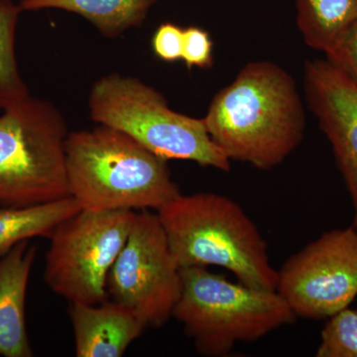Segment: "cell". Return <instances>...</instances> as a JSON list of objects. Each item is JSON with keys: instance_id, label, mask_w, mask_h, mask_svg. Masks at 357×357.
I'll use <instances>...</instances> for the list:
<instances>
[{"instance_id": "7", "label": "cell", "mask_w": 357, "mask_h": 357, "mask_svg": "<svg viewBox=\"0 0 357 357\" xmlns=\"http://www.w3.org/2000/svg\"><path fill=\"white\" fill-rule=\"evenodd\" d=\"M137 213L81 210L61 222L49 238L44 279L70 303L107 301V279L128 241Z\"/></svg>"}, {"instance_id": "18", "label": "cell", "mask_w": 357, "mask_h": 357, "mask_svg": "<svg viewBox=\"0 0 357 357\" xmlns=\"http://www.w3.org/2000/svg\"><path fill=\"white\" fill-rule=\"evenodd\" d=\"M182 60L189 69L213 65V41L206 30L194 26L184 29Z\"/></svg>"}, {"instance_id": "4", "label": "cell", "mask_w": 357, "mask_h": 357, "mask_svg": "<svg viewBox=\"0 0 357 357\" xmlns=\"http://www.w3.org/2000/svg\"><path fill=\"white\" fill-rule=\"evenodd\" d=\"M181 277L172 317L203 356H227L237 342H255L297 318L277 291L234 283L206 267L181 268Z\"/></svg>"}, {"instance_id": "19", "label": "cell", "mask_w": 357, "mask_h": 357, "mask_svg": "<svg viewBox=\"0 0 357 357\" xmlns=\"http://www.w3.org/2000/svg\"><path fill=\"white\" fill-rule=\"evenodd\" d=\"M184 29L174 23H163L157 28L152 37V49L155 56L164 62L182 60Z\"/></svg>"}, {"instance_id": "2", "label": "cell", "mask_w": 357, "mask_h": 357, "mask_svg": "<svg viewBox=\"0 0 357 357\" xmlns=\"http://www.w3.org/2000/svg\"><path fill=\"white\" fill-rule=\"evenodd\" d=\"M70 197L82 210H159L181 192L167 160L109 126L74 131L66 140Z\"/></svg>"}, {"instance_id": "3", "label": "cell", "mask_w": 357, "mask_h": 357, "mask_svg": "<svg viewBox=\"0 0 357 357\" xmlns=\"http://www.w3.org/2000/svg\"><path fill=\"white\" fill-rule=\"evenodd\" d=\"M157 215L180 268L222 267L244 285L276 291L266 241L236 202L215 192L180 194Z\"/></svg>"}, {"instance_id": "6", "label": "cell", "mask_w": 357, "mask_h": 357, "mask_svg": "<svg viewBox=\"0 0 357 357\" xmlns=\"http://www.w3.org/2000/svg\"><path fill=\"white\" fill-rule=\"evenodd\" d=\"M67 124L52 103L27 96L0 115V206L70 197Z\"/></svg>"}, {"instance_id": "10", "label": "cell", "mask_w": 357, "mask_h": 357, "mask_svg": "<svg viewBox=\"0 0 357 357\" xmlns=\"http://www.w3.org/2000/svg\"><path fill=\"white\" fill-rule=\"evenodd\" d=\"M307 105L332 145L354 206L357 229V84L330 61L305 66Z\"/></svg>"}, {"instance_id": "13", "label": "cell", "mask_w": 357, "mask_h": 357, "mask_svg": "<svg viewBox=\"0 0 357 357\" xmlns=\"http://www.w3.org/2000/svg\"><path fill=\"white\" fill-rule=\"evenodd\" d=\"M156 0H21L22 10L62 9L76 13L98 28L109 38H114L142 24Z\"/></svg>"}, {"instance_id": "12", "label": "cell", "mask_w": 357, "mask_h": 357, "mask_svg": "<svg viewBox=\"0 0 357 357\" xmlns=\"http://www.w3.org/2000/svg\"><path fill=\"white\" fill-rule=\"evenodd\" d=\"M36 248L29 241L0 258V356L31 357L25 319L28 281Z\"/></svg>"}, {"instance_id": "17", "label": "cell", "mask_w": 357, "mask_h": 357, "mask_svg": "<svg viewBox=\"0 0 357 357\" xmlns=\"http://www.w3.org/2000/svg\"><path fill=\"white\" fill-rule=\"evenodd\" d=\"M321 333L318 357H357V311L349 307L328 318Z\"/></svg>"}, {"instance_id": "11", "label": "cell", "mask_w": 357, "mask_h": 357, "mask_svg": "<svg viewBox=\"0 0 357 357\" xmlns=\"http://www.w3.org/2000/svg\"><path fill=\"white\" fill-rule=\"evenodd\" d=\"M69 314L77 357H121L146 328L131 310L114 300L70 303Z\"/></svg>"}, {"instance_id": "15", "label": "cell", "mask_w": 357, "mask_h": 357, "mask_svg": "<svg viewBox=\"0 0 357 357\" xmlns=\"http://www.w3.org/2000/svg\"><path fill=\"white\" fill-rule=\"evenodd\" d=\"M297 24L307 46L326 56L357 21V0H297Z\"/></svg>"}, {"instance_id": "16", "label": "cell", "mask_w": 357, "mask_h": 357, "mask_svg": "<svg viewBox=\"0 0 357 357\" xmlns=\"http://www.w3.org/2000/svg\"><path fill=\"white\" fill-rule=\"evenodd\" d=\"M20 6L0 0V110L29 96L16 59L15 38Z\"/></svg>"}, {"instance_id": "14", "label": "cell", "mask_w": 357, "mask_h": 357, "mask_svg": "<svg viewBox=\"0 0 357 357\" xmlns=\"http://www.w3.org/2000/svg\"><path fill=\"white\" fill-rule=\"evenodd\" d=\"M82 210L73 198L35 206L0 208V258L22 241L34 237H50L61 222Z\"/></svg>"}, {"instance_id": "1", "label": "cell", "mask_w": 357, "mask_h": 357, "mask_svg": "<svg viewBox=\"0 0 357 357\" xmlns=\"http://www.w3.org/2000/svg\"><path fill=\"white\" fill-rule=\"evenodd\" d=\"M203 119L230 161L261 170L280 165L302 142L306 126L297 84L283 68L267 61L244 66L215 95Z\"/></svg>"}, {"instance_id": "9", "label": "cell", "mask_w": 357, "mask_h": 357, "mask_svg": "<svg viewBox=\"0 0 357 357\" xmlns=\"http://www.w3.org/2000/svg\"><path fill=\"white\" fill-rule=\"evenodd\" d=\"M277 293L296 317L328 319L357 296V229H333L289 258Z\"/></svg>"}, {"instance_id": "20", "label": "cell", "mask_w": 357, "mask_h": 357, "mask_svg": "<svg viewBox=\"0 0 357 357\" xmlns=\"http://www.w3.org/2000/svg\"><path fill=\"white\" fill-rule=\"evenodd\" d=\"M326 57L357 84V21Z\"/></svg>"}, {"instance_id": "5", "label": "cell", "mask_w": 357, "mask_h": 357, "mask_svg": "<svg viewBox=\"0 0 357 357\" xmlns=\"http://www.w3.org/2000/svg\"><path fill=\"white\" fill-rule=\"evenodd\" d=\"M89 105L96 123L128 134L167 161L187 160L230 170V160L211 139L204 119L174 112L159 91L135 77H102L91 89Z\"/></svg>"}, {"instance_id": "8", "label": "cell", "mask_w": 357, "mask_h": 357, "mask_svg": "<svg viewBox=\"0 0 357 357\" xmlns=\"http://www.w3.org/2000/svg\"><path fill=\"white\" fill-rule=\"evenodd\" d=\"M107 294L145 326L159 328L172 317L182 290L181 268L158 215L142 211L107 279Z\"/></svg>"}]
</instances>
